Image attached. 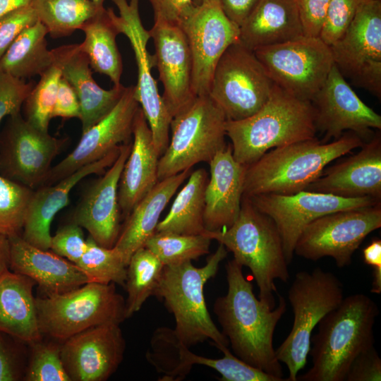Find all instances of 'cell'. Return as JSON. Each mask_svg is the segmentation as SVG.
Segmentation results:
<instances>
[{
  "instance_id": "cell-53",
  "label": "cell",
  "mask_w": 381,
  "mask_h": 381,
  "mask_svg": "<svg viewBox=\"0 0 381 381\" xmlns=\"http://www.w3.org/2000/svg\"><path fill=\"white\" fill-rule=\"evenodd\" d=\"M260 0H218L227 18L240 27Z\"/></svg>"
},
{
  "instance_id": "cell-44",
  "label": "cell",
  "mask_w": 381,
  "mask_h": 381,
  "mask_svg": "<svg viewBox=\"0 0 381 381\" xmlns=\"http://www.w3.org/2000/svg\"><path fill=\"white\" fill-rule=\"evenodd\" d=\"M364 0H330L319 37L330 46L338 40L352 22Z\"/></svg>"
},
{
  "instance_id": "cell-32",
  "label": "cell",
  "mask_w": 381,
  "mask_h": 381,
  "mask_svg": "<svg viewBox=\"0 0 381 381\" xmlns=\"http://www.w3.org/2000/svg\"><path fill=\"white\" fill-rule=\"evenodd\" d=\"M46 27L39 20L23 30L0 59V70L23 79L40 76L54 64Z\"/></svg>"
},
{
  "instance_id": "cell-8",
  "label": "cell",
  "mask_w": 381,
  "mask_h": 381,
  "mask_svg": "<svg viewBox=\"0 0 381 381\" xmlns=\"http://www.w3.org/2000/svg\"><path fill=\"white\" fill-rule=\"evenodd\" d=\"M42 334L62 341L88 328L125 319L123 297L115 284L88 282L61 294L35 298Z\"/></svg>"
},
{
  "instance_id": "cell-3",
  "label": "cell",
  "mask_w": 381,
  "mask_h": 381,
  "mask_svg": "<svg viewBox=\"0 0 381 381\" xmlns=\"http://www.w3.org/2000/svg\"><path fill=\"white\" fill-rule=\"evenodd\" d=\"M365 142L350 131L328 143L315 137L272 149L246 165L243 196L291 195L305 190L328 164L361 147Z\"/></svg>"
},
{
  "instance_id": "cell-13",
  "label": "cell",
  "mask_w": 381,
  "mask_h": 381,
  "mask_svg": "<svg viewBox=\"0 0 381 381\" xmlns=\"http://www.w3.org/2000/svg\"><path fill=\"white\" fill-rule=\"evenodd\" d=\"M329 47L342 76L380 99L381 0H364L345 32Z\"/></svg>"
},
{
  "instance_id": "cell-20",
  "label": "cell",
  "mask_w": 381,
  "mask_h": 381,
  "mask_svg": "<svg viewBox=\"0 0 381 381\" xmlns=\"http://www.w3.org/2000/svg\"><path fill=\"white\" fill-rule=\"evenodd\" d=\"M119 325H97L64 341L61 357L71 381H105L116 372L126 349Z\"/></svg>"
},
{
  "instance_id": "cell-58",
  "label": "cell",
  "mask_w": 381,
  "mask_h": 381,
  "mask_svg": "<svg viewBox=\"0 0 381 381\" xmlns=\"http://www.w3.org/2000/svg\"><path fill=\"white\" fill-rule=\"evenodd\" d=\"M203 0H193V2L195 5L200 4Z\"/></svg>"
},
{
  "instance_id": "cell-25",
  "label": "cell",
  "mask_w": 381,
  "mask_h": 381,
  "mask_svg": "<svg viewBox=\"0 0 381 381\" xmlns=\"http://www.w3.org/2000/svg\"><path fill=\"white\" fill-rule=\"evenodd\" d=\"M52 52L62 77L71 84L78 96L83 133L114 108L126 87L121 84L104 90L99 86L93 79L89 59L80 50L79 44L63 45Z\"/></svg>"
},
{
  "instance_id": "cell-24",
  "label": "cell",
  "mask_w": 381,
  "mask_h": 381,
  "mask_svg": "<svg viewBox=\"0 0 381 381\" xmlns=\"http://www.w3.org/2000/svg\"><path fill=\"white\" fill-rule=\"evenodd\" d=\"M121 145L102 159L81 167L58 182L34 190L25 217L22 238L37 248L50 249L52 222L56 214L69 203L71 190L85 177L93 174H103L118 157Z\"/></svg>"
},
{
  "instance_id": "cell-15",
  "label": "cell",
  "mask_w": 381,
  "mask_h": 381,
  "mask_svg": "<svg viewBox=\"0 0 381 381\" xmlns=\"http://www.w3.org/2000/svg\"><path fill=\"white\" fill-rule=\"evenodd\" d=\"M248 198L275 224L289 265L293 260L298 238L311 222L337 211L372 206L381 202L373 197L343 198L308 190L291 195L269 193Z\"/></svg>"
},
{
  "instance_id": "cell-57",
  "label": "cell",
  "mask_w": 381,
  "mask_h": 381,
  "mask_svg": "<svg viewBox=\"0 0 381 381\" xmlns=\"http://www.w3.org/2000/svg\"><path fill=\"white\" fill-rule=\"evenodd\" d=\"M99 8H104V2L105 0H90Z\"/></svg>"
},
{
  "instance_id": "cell-12",
  "label": "cell",
  "mask_w": 381,
  "mask_h": 381,
  "mask_svg": "<svg viewBox=\"0 0 381 381\" xmlns=\"http://www.w3.org/2000/svg\"><path fill=\"white\" fill-rule=\"evenodd\" d=\"M380 227L381 202L329 213L305 227L294 254L313 261L331 257L338 267H344L351 265L354 252L367 236Z\"/></svg>"
},
{
  "instance_id": "cell-28",
  "label": "cell",
  "mask_w": 381,
  "mask_h": 381,
  "mask_svg": "<svg viewBox=\"0 0 381 381\" xmlns=\"http://www.w3.org/2000/svg\"><path fill=\"white\" fill-rule=\"evenodd\" d=\"M133 135L131 150L124 164L118 188L120 210L126 218L159 181L158 163L160 157L140 107L134 119Z\"/></svg>"
},
{
  "instance_id": "cell-36",
  "label": "cell",
  "mask_w": 381,
  "mask_h": 381,
  "mask_svg": "<svg viewBox=\"0 0 381 381\" xmlns=\"http://www.w3.org/2000/svg\"><path fill=\"white\" fill-rule=\"evenodd\" d=\"M164 265L150 249L143 246L131 257L126 267L125 282L126 319L139 311L143 303L154 296Z\"/></svg>"
},
{
  "instance_id": "cell-21",
  "label": "cell",
  "mask_w": 381,
  "mask_h": 381,
  "mask_svg": "<svg viewBox=\"0 0 381 381\" xmlns=\"http://www.w3.org/2000/svg\"><path fill=\"white\" fill-rule=\"evenodd\" d=\"M153 40L155 66L163 85L162 95L173 118L195 98L192 90V58L186 36L179 25L155 18L149 30Z\"/></svg>"
},
{
  "instance_id": "cell-46",
  "label": "cell",
  "mask_w": 381,
  "mask_h": 381,
  "mask_svg": "<svg viewBox=\"0 0 381 381\" xmlns=\"http://www.w3.org/2000/svg\"><path fill=\"white\" fill-rule=\"evenodd\" d=\"M87 241L82 227L70 222L52 236L50 249L54 253L76 264L85 251Z\"/></svg>"
},
{
  "instance_id": "cell-22",
  "label": "cell",
  "mask_w": 381,
  "mask_h": 381,
  "mask_svg": "<svg viewBox=\"0 0 381 381\" xmlns=\"http://www.w3.org/2000/svg\"><path fill=\"white\" fill-rule=\"evenodd\" d=\"M131 147V140L121 145L115 162L89 186L71 216V222L86 229L104 248H113L121 232L118 188Z\"/></svg>"
},
{
  "instance_id": "cell-34",
  "label": "cell",
  "mask_w": 381,
  "mask_h": 381,
  "mask_svg": "<svg viewBox=\"0 0 381 381\" xmlns=\"http://www.w3.org/2000/svg\"><path fill=\"white\" fill-rule=\"evenodd\" d=\"M85 33L84 41L79 44L94 71L106 75L114 85H121L123 64L116 42L119 34L107 10H100L80 28Z\"/></svg>"
},
{
  "instance_id": "cell-9",
  "label": "cell",
  "mask_w": 381,
  "mask_h": 381,
  "mask_svg": "<svg viewBox=\"0 0 381 381\" xmlns=\"http://www.w3.org/2000/svg\"><path fill=\"white\" fill-rule=\"evenodd\" d=\"M226 118L208 95L197 96L171 119V137L158 163V180L200 163H210L226 147Z\"/></svg>"
},
{
  "instance_id": "cell-29",
  "label": "cell",
  "mask_w": 381,
  "mask_h": 381,
  "mask_svg": "<svg viewBox=\"0 0 381 381\" xmlns=\"http://www.w3.org/2000/svg\"><path fill=\"white\" fill-rule=\"evenodd\" d=\"M304 36L296 0H260L239 27V42L254 51Z\"/></svg>"
},
{
  "instance_id": "cell-2",
  "label": "cell",
  "mask_w": 381,
  "mask_h": 381,
  "mask_svg": "<svg viewBox=\"0 0 381 381\" xmlns=\"http://www.w3.org/2000/svg\"><path fill=\"white\" fill-rule=\"evenodd\" d=\"M379 309L368 296L358 293L344 298L318 324L310 338L312 367L296 381H344L353 359L374 346L373 327Z\"/></svg>"
},
{
  "instance_id": "cell-33",
  "label": "cell",
  "mask_w": 381,
  "mask_h": 381,
  "mask_svg": "<svg viewBox=\"0 0 381 381\" xmlns=\"http://www.w3.org/2000/svg\"><path fill=\"white\" fill-rule=\"evenodd\" d=\"M188 177L168 214L159 222L156 231L199 235L206 231L204 222L205 193L208 174L205 169L200 168L192 171Z\"/></svg>"
},
{
  "instance_id": "cell-50",
  "label": "cell",
  "mask_w": 381,
  "mask_h": 381,
  "mask_svg": "<svg viewBox=\"0 0 381 381\" xmlns=\"http://www.w3.org/2000/svg\"><path fill=\"white\" fill-rule=\"evenodd\" d=\"M155 18L180 25L193 11V0H149Z\"/></svg>"
},
{
  "instance_id": "cell-47",
  "label": "cell",
  "mask_w": 381,
  "mask_h": 381,
  "mask_svg": "<svg viewBox=\"0 0 381 381\" xmlns=\"http://www.w3.org/2000/svg\"><path fill=\"white\" fill-rule=\"evenodd\" d=\"M37 20L30 4L0 18V59L17 36Z\"/></svg>"
},
{
  "instance_id": "cell-51",
  "label": "cell",
  "mask_w": 381,
  "mask_h": 381,
  "mask_svg": "<svg viewBox=\"0 0 381 381\" xmlns=\"http://www.w3.org/2000/svg\"><path fill=\"white\" fill-rule=\"evenodd\" d=\"M55 117L80 118V105L78 96L71 84L62 76L52 112V118Z\"/></svg>"
},
{
  "instance_id": "cell-49",
  "label": "cell",
  "mask_w": 381,
  "mask_h": 381,
  "mask_svg": "<svg viewBox=\"0 0 381 381\" xmlns=\"http://www.w3.org/2000/svg\"><path fill=\"white\" fill-rule=\"evenodd\" d=\"M381 359L374 346L361 352L351 362L344 381H380Z\"/></svg>"
},
{
  "instance_id": "cell-10",
  "label": "cell",
  "mask_w": 381,
  "mask_h": 381,
  "mask_svg": "<svg viewBox=\"0 0 381 381\" xmlns=\"http://www.w3.org/2000/svg\"><path fill=\"white\" fill-rule=\"evenodd\" d=\"M274 85L254 52L236 42L217 64L208 95L227 120L238 121L262 107Z\"/></svg>"
},
{
  "instance_id": "cell-6",
  "label": "cell",
  "mask_w": 381,
  "mask_h": 381,
  "mask_svg": "<svg viewBox=\"0 0 381 381\" xmlns=\"http://www.w3.org/2000/svg\"><path fill=\"white\" fill-rule=\"evenodd\" d=\"M227 253L219 243L202 267H195L191 261L164 265L154 296L162 300L173 314L176 322L174 329L188 347L207 339L217 349L229 344L212 321L204 296L205 284L216 275Z\"/></svg>"
},
{
  "instance_id": "cell-18",
  "label": "cell",
  "mask_w": 381,
  "mask_h": 381,
  "mask_svg": "<svg viewBox=\"0 0 381 381\" xmlns=\"http://www.w3.org/2000/svg\"><path fill=\"white\" fill-rule=\"evenodd\" d=\"M310 102L316 131L324 135L322 143L337 140L346 131L368 141L372 128H381V116L360 99L334 64Z\"/></svg>"
},
{
  "instance_id": "cell-7",
  "label": "cell",
  "mask_w": 381,
  "mask_h": 381,
  "mask_svg": "<svg viewBox=\"0 0 381 381\" xmlns=\"http://www.w3.org/2000/svg\"><path fill=\"white\" fill-rule=\"evenodd\" d=\"M344 298L343 285L333 273L320 267L296 274L288 291L294 321L290 333L275 350L289 370L286 380L296 381L307 362L313 330Z\"/></svg>"
},
{
  "instance_id": "cell-23",
  "label": "cell",
  "mask_w": 381,
  "mask_h": 381,
  "mask_svg": "<svg viewBox=\"0 0 381 381\" xmlns=\"http://www.w3.org/2000/svg\"><path fill=\"white\" fill-rule=\"evenodd\" d=\"M305 190L343 198L381 200L380 132L365 142L359 152L323 171Z\"/></svg>"
},
{
  "instance_id": "cell-11",
  "label": "cell",
  "mask_w": 381,
  "mask_h": 381,
  "mask_svg": "<svg viewBox=\"0 0 381 381\" xmlns=\"http://www.w3.org/2000/svg\"><path fill=\"white\" fill-rule=\"evenodd\" d=\"M272 82L291 95L310 102L334 66L329 45L303 36L253 51Z\"/></svg>"
},
{
  "instance_id": "cell-45",
  "label": "cell",
  "mask_w": 381,
  "mask_h": 381,
  "mask_svg": "<svg viewBox=\"0 0 381 381\" xmlns=\"http://www.w3.org/2000/svg\"><path fill=\"white\" fill-rule=\"evenodd\" d=\"M35 86L0 70V123L6 116L20 114L21 107Z\"/></svg>"
},
{
  "instance_id": "cell-54",
  "label": "cell",
  "mask_w": 381,
  "mask_h": 381,
  "mask_svg": "<svg viewBox=\"0 0 381 381\" xmlns=\"http://www.w3.org/2000/svg\"><path fill=\"white\" fill-rule=\"evenodd\" d=\"M0 332V381H16L20 373L13 351Z\"/></svg>"
},
{
  "instance_id": "cell-39",
  "label": "cell",
  "mask_w": 381,
  "mask_h": 381,
  "mask_svg": "<svg viewBox=\"0 0 381 381\" xmlns=\"http://www.w3.org/2000/svg\"><path fill=\"white\" fill-rule=\"evenodd\" d=\"M86 241L85 251L75 265L89 282L125 286L127 265L118 250L99 245L90 236Z\"/></svg>"
},
{
  "instance_id": "cell-42",
  "label": "cell",
  "mask_w": 381,
  "mask_h": 381,
  "mask_svg": "<svg viewBox=\"0 0 381 381\" xmlns=\"http://www.w3.org/2000/svg\"><path fill=\"white\" fill-rule=\"evenodd\" d=\"M31 346L25 380L71 381L61 360V345L40 340L31 344Z\"/></svg>"
},
{
  "instance_id": "cell-19",
  "label": "cell",
  "mask_w": 381,
  "mask_h": 381,
  "mask_svg": "<svg viewBox=\"0 0 381 381\" xmlns=\"http://www.w3.org/2000/svg\"><path fill=\"white\" fill-rule=\"evenodd\" d=\"M140 105L134 86L126 87L114 108L101 121L82 133L75 147L52 167L43 186L54 184L81 167L96 162L119 145L131 141Z\"/></svg>"
},
{
  "instance_id": "cell-40",
  "label": "cell",
  "mask_w": 381,
  "mask_h": 381,
  "mask_svg": "<svg viewBox=\"0 0 381 381\" xmlns=\"http://www.w3.org/2000/svg\"><path fill=\"white\" fill-rule=\"evenodd\" d=\"M34 190L0 174V235H21Z\"/></svg>"
},
{
  "instance_id": "cell-30",
  "label": "cell",
  "mask_w": 381,
  "mask_h": 381,
  "mask_svg": "<svg viewBox=\"0 0 381 381\" xmlns=\"http://www.w3.org/2000/svg\"><path fill=\"white\" fill-rule=\"evenodd\" d=\"M192 169L159 181L126 218L114 248L127 265L132 255L155 232L159 217Z\"/></svg>"
},
{
  "instance_id": "cell-5",
  "label": "cell",
  "mask_w": 381,
  "mask_h": 381,
  "mask_svg": "<svg viewBox=\"0 0 381 381\" xmlns=\"http://www.w3.org/2000/svg\"><path fill=\"white\" fill-rule=\"evenodd\" d=\"M204 235L222 244L241 266L250 269L259 289V299L275 308L274 280L286 283L290 278L282 241L271 218L259 211L243 196L238 216L229 228Z\"/></svg>"
},
{
  "instance_id": "cell-48",
  "label": "cell",
  "mask_w": 381,
  "mask_h": 381,
  "mask_svg": "<svg viewBox=\"0 0 381 381\" xmlns=\"http://www.w3.org/2000/svg\"><path fill=\"white\" fill-rule=\"evenodd\" d=\"M330 0H296L304 36L319 37Z\"/></svg>"
},
{
  "instance_id": "cell-55",
  "label": "cell",
  "mask_w": 381,
  "mask_h": 381,
  "mask_svg": "<svg viewBox=\"0 0 381 381\" xmlns=\"http://www.w3.org/2000/svg\"><path fill=\"white\" fill-rule=\"evenodd\" d=\"M10 245L8 237L0 235V277L9 270Z\"/></svg>"
},
{
  "instance_id": "cell-43",
  "label": "cell",
  "mask_w": 381,
  "mask_h": 381,
  "mask_svg": "<svg viewBox=\"0 0 381 381\" xmlns=\"http://www.w3.org/2000/svg\"><path fill=\"white\" fill-rule=\"evenodd\" d=\"M224 354L221 358H210L196 355L195 365L215 370L222 381H283L282 379L255 368L234 356L228 346L218 349Z\"/></svg>"
},
{
  "instance_id": "cell-37",
  "label": "cell",
  "mask_w": 381,
  "mask_h": 381,
  "mask_svg": "<svg viewBox=\"0 0 381 381\" xmlns=\"http://www.w3.org/2000/svg\"><path fill=\"white\" fill-rule=\"evenodd\" d=\"M37 19L53 38L68 36L100 10L90 0H31Z\"/></svg>"
},
{
  "instance_id": "cell-26",
  "label": "cell",
  "mask_w": 381,
  "mask_h": 381,
  "mask_svg": "<svg viewBox=\"0 0 381 381\" xmlns=\"http://www.w3.org/2000/svg\"><path fill=\"white\" fill-rule=\"evenodd\" d=\"M209 164L204 222L206 231H215L229 228L238 216L246 166L236 161L231 145L217 152Z\"/></svg>"
},
{
  "instance_id": "cell-4",
  "label": "cell",
  "mask_w": 381,
  "mask_h": 381,
  "mask_svg": "<svg viewBox=\"0 0 381 381\" xmlns=\"http://www.w3.org/2000/svg\"><path fill=\"white\" fill-rule=\"evenodd\" d=\"M226 136L238 163L248 165L269 150L316 137L310 102L300 99L277 85L270 98L253 115L226 120Z\"/></svg>"
},
{
  "instance_id": "cell-14",
  "label": "cell",
  "mask_w": 381,
  "mask_h": 381,
  "mask_svg": "<svg viewBox=\"0 0 381 381\" xmlns=\"http://www.w3.org/2000/svg\"><path fill=\"white\" fill-rule=\"evenodd\" d=\"M112 1L118 8L119 15H116L111 8L107 10L117 32L127 37L134 52L138 68L135 97L148 123L155 148L161 157L169 145L172 118L159 92L157 82L152 75L155 61L154 55L147 49L150 32L144 28L140 19L139 0Z\"/></svg>"
},
{
  "instance_id": "cell-1",
  "label": "cell",
  "mask_w": 381,
  "mask_h": 381,
  "mask_svg": "<svg viewBox=\"0 0 381 381\" xmlns=\"http://www.w3.org/2000/svg\"><path fill=\"white\" fill-rule=\"evenodd\" d=\"M228 290L217 298L214 312L235 356L248 364L282 379L284 373L273 346L276 326L286 310L278 294L277 307L272 309L257 298L242 266L234 259L225 266Z\"/></svg>"
},
{
  "instance_id": "cell-16",
  "label": "cell",
  "mask_w": 381,
  "mask_h": 381,
  "mask_svg": "<svg viewBox=\"0 0 381 381\" xmlns=\"http://www.w3.org/2000/svg\"><path fill=\"white\" fill-rule=\"evenodd\" d=\"M66 140L35 127L21 114L9 116L0 134V174L33 190L43 186Z\"/></svg>"
},
{
  "instance_id": "cell-38",
  "label": "cell",
  "mask_w": 381,
  "mask_h": 381,
  "mask_svg": "<svg viewBox=\"0 0 381 381\" xmlns=\"http://www.w3.org/2000/svg\"><path fill=\"white\" fill-rule=\"evenodd\" d=\"M211 241L204 234L156 231L144 246L153 252L164 265H172L192 261L209 253Z\"/></svg>"
},
{
  "instance_id": "cell-52",
  "label": "cell",
  "mask_w": 381,
  "mask_h": 381,
  "mask_svg": "<svg viewBox=\"0 0 381 381\" xmlns=\"http://www.w3.org/2000/svg\"><path fill=\"white\" fill-rule=\"evenodd\" d=\"M364 262L373 267L370 292L381 294V240L374 238L363 250Z\"/></svg>"
},
{
  "instance_id": "cell-27",
  "label": "cell",
  "mask_w": 381,
  "mask_h": 381,
  "mask_svg": "<svg viewBox=\"0 0 381 381\" xmlns=\"http://www.w3.org/2000/svg\"><path fill=\"white\" fill-rule=\"evenodd\" d=\"M8 238L9 270L34 280L47 295L67 292L89 282L75 263L54 252L31 245L21 235Z\"/></svg>"
},
{
  "instance_id": "cell-56",
  "label": "cell",
  "mask_w": 381,
  "mask_h": 381,
  "mask_svg": "<svg viewBox=\"0 0 381 381\" xmlns=\"http://www.w3.org/2000/svg\"><path fill=\"white\" fill-rule=\"evenodd\" d=\"M31 0H0V18L24 6L30 4Z\"/></svg>"
},
{
  "instance_id": "cell-35",
  "label": "cell",
  "mask_w": 381,
  "mask_h": 381,
  "mask_svg": "<svg viewBox=\"0 0 381 381\" xmlns=\"http://www.w3.org/2000/svg\"><path fill=\"white\" fill-rule=\"evenodd\" d=\"M194 356L174 329L167 327L154 331L145 355L147 361L162 375L159 380L162 381L183 380L195 365Z\"/></svg>"
},
{
  "instance_id": "cell-31",
  "label": "cell",
  "mask_w": 381,
  "mask_h": 381,
  "mask_svg": "<svg viewBox=\"0 0 381 381\" xmlns=\"http://www.w3.org/2000/svg\"><path fill=\"white\" fill-rule=\"evenodd\" d=\"M30 277L8 270L0 277V332L30 344L42 340Z\"/></svg>"
},
{
  "instance_id": "cell-41",
  "label": "cell",
  "mask_w": 381,
  "mask_h": 381,
  "mask_svg": "<svg viewBox=\"0 0 381 381\" xmlns=\"http://www.w3.org/2000/svg\"><path fill=\"white\" fill-rule=\"evenodd\" d=\"M60 68L54 64L40 75L23 103L25 119L38 129L49 132L58 87L61 78Z\"/></svg>"
},
{
  "instance_id": "cell-17",
  "label": "cell",
  "mask_w": 381,
  "mask_h": 381,
  "mask_svg": "<svg viewBox=\"0 0 381 381\" xmlns=\"http://www.w3.org/2000/svg\"><path fill=\"white\" fill-rule=\"evenodd\" d=\"M192 58V90L208 95L214 68L226 49L239 41V27L223 12L218 0H203L179 25Z\"/></svg>"
}]
</instances>
